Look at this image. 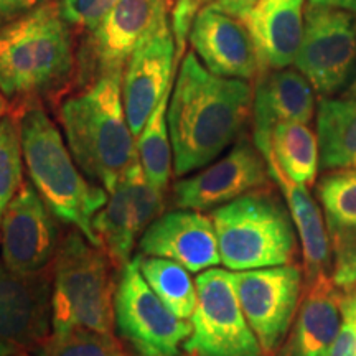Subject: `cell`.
<instances>
[{
    "label": "cell",
    "instance_id": "obj_1",
    "mask_svg": "<svg viewBox=\"0 0 356 356\" xmlns=\"http://www.w3.org/2000/svg\"><path fill=\"white\" fill-rule=\"evenodd\" d=\"M251 84L222 78L186 53L168 101L167 122L177 177L210 165L246 126L252 111Z\"/></svg>",
    "mask_w": 356,
    "mask_h": 356
},
{
    "label": "cell",
    "instance_id": "obj_2",
    "mask_svg": "<svg viewBox=\"0 0 356 356\" xmlns=\"http://www.w3.org/2000/svg\"><path fill=\"white\" fill-rule=\"evenodd\" d=\"M124 71L101 74L60 106L65 140L78 167L109 193L139 160L122 101Z\"/></svg>",
    "mask_w": 356,
    "mask_h": 356
},
{
    "label": "cell",
    "instance_id": "obj_3",
    "mask_svg": "<svg viewBox=\"0 0 356 356\" xmlns=\"http://www.w3.org/2000/svg\"><path fill=\"white\" fill-rule=\"evenodd\" d=\"M58 3H42L0 26V92L24 106L68 86L76 70L73 38Z\"/></svg>",
    "mask_w": 356,
    "mask_h": 356
},
{
    "label": "cell",
    "instance_id": "obj_4",
    "mask_svg": "<svg viewBox=\"0 0 356 356\" xmlns=\"http://www.w3.org/2000/svg\"><path fill=\"white\" fill-rule=\"evenodd\" d=\"M17 124L26 172L38 195L58 221L79 229L97 246L92 218L108 202L109 191L84 177L65 136L42 106H24Z\"/></svg>",
    "mask_w": 356,
    "mask_h": 356
},
{
    "label": "cell",
    "instance_id": "obj_5",
    "mask_svg": "<svg viewBox=\"0 0 356 356\" xmlns=\"http://www.w3.org/2000/svg\"><path fill=\"white\" fill-rule=\"evenodd\" d=\"M114 266L79 229L60 241L53 262L51 332L91 330L111 335L115 327Z\"/></svg>",
    "mask_w": 356,
    "mask_h": 356
},
{
    "label": "cell",
    "instance_id": "obj_6",
    "mask_svg": "<svg viewBox=\"0 0 356 356\" xmlns=\"http://www.w3.org/2000/svg\"><path fill=\"white\" fill-rule=\"evenodd\" d=\"M221 264L251 270L292 264L297 231L287 204L269 186L257 188L211 213Z\"/></svg>",
    "mask_w": 356,
    "mask_h": 356
},
{
    "label": "cell",
    "instance_id": "obj_7",
    "mask_svg": "<svg viewBox=\"0 0 356 356\" xmlns=\"http://www.w3.org/2000/svg\"><path fill=\"white\" fill-rule=\"evenodd\" d=\"M114 318L119 337L137 356H180L191 322L178 318L159 299L134 257L119 273Z\"/></svg>",
    "mask_w": 356,
    "mask_h": 356
},
{
    "label": "cell",
    "instance_id": "obj_8",
    "mask_svg": "<svg viewBox=\"0 0 356 356\" xmlns=\"http://www.w3.org/2000/svg\"><path fill=\"white\" fill-rule=\"evenodd\" d=\"M198 304L184 350L191 356H266L236 293L233 273L203 270L197 277Z\"/></svg>",
    "mask_w": 356,
    "mask_h": 356
},
{
    "label": "cell",
    "instance_id": "obj_9",
    "mask_svg": "<svg viewBox=\"0 0 356 356\" xmlns=\"http://www.w3.org/2000/svg\"><path fill=\"white\" fill-rule=\"evenodd\" d=\"M293 65L323 97L348 88L356 74V13L310 3Z\"/></svg>",
    "mask_w": 356,
    "mask_h": 356
},
{
    "label": "cell",
    "instance_id": "obj_10",
    "mask_svg": "<svg viewBox=\"0 0 356 356\" xmlns=\"http://www.w3.org/2000/svg\"><path fill=\"white\" fill-rule=\"evenodd\" d=\"M236 293L266 356L282 348L299 310L304 287L300 267L274 266L233 273Z\"/></svg>",
    "mask_w": 356,
    "mask_h": 356
},
{
    "label": "cell",
    "instance_id": "obj_11",
    "mask_svg": "<svg viewBox=\"0 0 356 356\" xmlns=\"http://www.w3.org/2000/svg\"><path fill=\"white\" fill-rule=\"evenodd\" d=\"M60 241L56 216L32 181L24 180L3 213L0 225V259L12 273H42L53 267Z\"/></svg>",
    "mask_w": 356,
    "mask_h": 356
},
{
    "label": "cell",
    "instance_id": "obj_12",
    "mask_svg": "<svg viewBox=\"0 0 356 356\" xmlns=\"http://www.w3.org/2000/svg\"><path fill=\"white\" fill-rule=\"evenodd\" d=\"M269 168L254 140L239 137L228 154L173 185V207L208 211L269 186Z\"/></svg>",
    "mask_w": 356,
    "mask_h": 356
},
{
    "label": "cell",
    "instance_id": "obj_13",
    "mask_svg": "<svg viewBox=\"0 0 356 356\" xmlns=\"http://www.w3.org/2000/svg\"><path fill=\"white\" fill-rule=\"evenodd\" d=\"M53 267L17 274L0 259V356L37 350L51 332Z\"/></svg>",
    "mask_w": 356,
    "mask_h": 356
},
{
    "label": "cell",
    "instance_id": "obj_14",
    "mask_svg": "<svg viewBox=\"0 0 356 356\" xmlns=\"http://www.w3.org/2000/svg\"><path fill=\"white\" fill-rule=\"evenodd\" d=\"M167 20V0H119L89 35L79 65L83 81L124 71L137 48Z\"/></svg>",
    "mask_w": 356,
    "mask_h": 356
},
{
    "label": "cell",
    "instance_id": "obj_15",
    "mask_svg": "<svg viewBox=\"0 0 356 356\" xmlns=\"http://www.w3.org/2000/svg\"><path fill=\"white\" fill-rule=\"evenodd\" d=\"M178 63L180 55H177L170 20L163 22L129 60L122 76V101L136 139L162 97L172 89Z\"/></svg>",
    "mask_w": 356,
    "mask_h": 356
},
{
    "label": "cell",
    "instance_id": "obj_16",
    "mask_svg": "<svg viewBox=\"0 0 356 356\" xmlns=\"http://www.w3.org/2000/svg\"><path fill=\"white\" fill-rule=\"evenodd\" d=\"M190 42L204 68L216 76L249 81L259 74V56L246 22L216 3L200 8Z\"/></svg>",
    "mask_w": 356,
    "mask_h": 356
},
{
    "label": "cell",
    "instance_id": "obj_17",
    "mask_svg": "<svg viewBox=\"0 0 356 356\" xmlns=\"http://www.w3.org/2000/svg\"><path fill=\"white\" fill-rule=\"evenodd\" d=\"M139 254L175 261L190 273L221 264L211 216L185 208L163 213L140 234Z\"/></svg>",
    "mask_w": 356,
    "mask_h": 356
},
{
    "label": "cell",
    "instance_id": "obj_18",
    "mask_svg": "<svg viewBox=\"0 0 356 356\" xmlns=\"http://www.w3.org/2000/svg\"><path fill=\"white\" fill-rule=\"evenodd\" d=\"M252 97V140L261 152L269 147L277 124H309L315 114V89L299 70H264Z\"/></svg>",
    "mask_w": 356,
    "mask_h": 356
},
{
    "label": "cell",
    "instance_id": "obj_19",
    "mask_svg": "<svg viewBox=\"0 0 356 356\" xmlns=\"http://www.w3.org/2000/svg\"><path fill=\"white\" fill-rule=\"evenodd\" d=\"M343 297L332 274L307 280L293 327L279 356H327L341 328Z\"/></svg>",
    "mask_w": 356,
    "mask_h": 356
},
{
    "label": "cell",
    "instance_id": "obj_20",
    "mask_svg": "<svg viewBox=\"0 0 356 356\" xmlns=\"http://www.w3.org/2000/svg\"><path fill=\"white\" fill-rule=\"evenodd\" d=\"M244 22L256 44L261 71L293 65L304 37V0H257Z\"/></svg>",
    "mask_w": 356,
    "mask_h": 356
},
{
    "label": "cell",
    "instance_id": "obj_21",
    "mask_svg": "<svg viewBox=\"0 0 356 356\" xmlns=\"http://www.w3.org/2000/svg\"><path fill=\"white\" fill-rule=\"evenodd\" d=\"M269 175L282 191L302 244L305 279L312 280L318 274H332V243L327 233V221L323 220L318 203L312 197L309 186L296 184L284 175L270 157H264Z\"/></svg>",
    "mask_w": 356,
    "mask_h": 356
},
{
    "label": "cell",
    "instance_id": "obj_22",
    "mask_svg": "<svg viewBox=\"0 0 356 356\" xmlns=\"http://www.w3.org/2000/svg\"><path fill=\"white\" fill-rule=\"evenodd\" d=\"M320 167L356 168V99L323 97L317 109Z\"/></svg>",
    "mask_w": 356,
    "mask_h": 356
},
{
    "label": "cell",
    "instance_id": "obj_23",
    "mask_svg": "<svg viewBox=\"0 0 356 356\" xmlns=\"http://www.w3.org/2000/svg\"><path fill=\"white\" fill-rule=\"evenodd\" d=\"M261 154L273 159L289 180L309 188L315 184L320 152L318 139L309 124H277L270 134L269 147Z\"/></svg>",
    "mask_w": 356,
    "mask_h": 356
},
{
    "label": "cell",
    "instance_id": "obj_24",
    "mask_svg": "<svg viewBox=\"0 0 356 356\" xmlns=\"http://www.w3.org/2000/svg\"><path fill=\"white\" fill-rule=\"evenodd\" d=\"M92 229L97 238V248L104 251L114 269L121 273L131 261L137 236H140L124 178L111 191L104 207L92 218Z\"/></svg>",
    "mask_w": 356,
    "mask_h": 356
},
{
    "label": "cell",
    "instance_id": "obj_25",
    "mask_svg": "<svg viewBox=\"0 0 356 356\" xmlns=\"http://www.w3.org/2000/svg\"><path fill=\"white\" fill-rule=\"evenodd\" d=\"M140 273L159 299L178 318L190 320L198 304L197 282L191 279L190 270L175 261L163 257L136 256Z\"/></svg>",
    "mask_w": 356,
    "mask_h": 356
},
{
    "label": "cell",
    "instance_id": "obj_26",
    "mask_svg": "<svg viewBox=\"0 0 356 356\" xmlns=\"http://www.w3.org/2000/svg\"><path fill=\"white\" fill-rule=\"evenodd\" d=\"M170 92L172 89L162 97L137 137V154H139L140 165L147 178L162 191L167 190L173 165V150L167 122Z\"/></svg>",
    "mask_w": 356,
    "mask_h": 356
},
{
    "label": "cell",
    "instance_id": "obj_27",
    "mask_svg": "<svg viewBox=\"0 0 356 356\" xmlns=\"http://www.w3.org/2000/svg\"><path fill=\"white\" fill-rule=\"evenodd\" d=\"M328 233L356 231V168L327 173L317 185Z\"/></svg>",
    "mask_w": 356,
    "mask_h": 356
},
{
    "label": "cell",
    "instance_id": "obj_28",
    "mask_svg": "<svg viewBox=\"0 0 356 356\" xmlns=\"http://www.w3.org/2000/svg\"><path fill=\"white\" fill-rule=\"evenodd\" d=\"M37 356H129L113 333L71 330L51 333L37 348Z\"/></svg>",
    "mask_w": 356,
    "mask_h": 356
},
{
    "label": "cell",
    "instance_id": "obj_29",
    "mask_svg": "<svg viewBox=\"0 0 356 356\" xmlns=\"http://www.w3.org/2000/svg\"><path fill=\"white\" fill-rule=\"evenodd\" d=\"M24 152L17 119H0V225L3 213L24 184Z\"/></svg>",
    "mask_w": 356,
    "mask_h": 356
},
{
    "label": "cell",
    "instance_id": "obj_30",
    "mask_svg": "<svg viewBox=\"0 0 356 356\" xmlns=\"http://www.w3.org/2000/svg\"><path fill=\"white\" fill-rule=\"evenodd\" d=\"M124 184L131 198L137 231L142 234L160 215L165 213V197H163L165 191L159 190L147 178L139 160L124 175Z\"/></svg>",
    "mask_w": 356,
    "mask_h": 356
},
{
    "label": "cell",
    "instance_id": "obj_31",
    "mask_svg": "<svg viewBox=\"0 0 356 356\" xmlns=\"http://www.w3.org/2000/svg\"><path fill=\"white\" fill-rule=\"evenodd\" d=\"M333 249L332 279L341 292L348 293L356 287V231H332Z\"/></svg>",
    "mask_w": 356,
    "mask_h": 356
},
{
    "label": "cell",
    "instance_id": "obj_32",
    "mask_svg": "<svg viewBox=\"0 0 356 356\" xmlns=\"http://www.w3.org/2000/svg\"><path fill=\"white\" fill-rule=\"evenodd\" d=\"M118 2L119 0H61L58 7L61 17L70 25H76L91 33Z\"/></svg>",
    "mask_w": 356,
    "mask_h": 356
},
{
    "label": "cell",
    "instance_id": "obj_33",
    "mask_svg": "<svg viewBox=\"0 0 356 356\" xmlns=\"http://www.w3.org/2000/svg\"><path fill=\"white\" fill-rule=\"evenodd\" d=\"M200 8H202L200 0H177L172 13V30L175 35L178 48L177 53H180V55L185 51V43L190 38L191 26H193Z\"/></svg>",
    "mask_w": 356,
    "mask_h": 356
},
{
    "label": "cell",
    "instance_id": "obj_34",
    "mask_svg": "<svg viewBox=\"0 0 356 356\" xmlns=\"http://www.w3.org/2000/svg\"><path fill=\"white\" fill-rule=\"evenodd\" d=\"M327 356H356V328L350 320L343 318L340 332L333 340Z\"/></svg>",
    "mask_w": 356,
    "mask_h": 356
},
{
    "label": "cell",
    "instance_id": "obj_35",
    "mask_svg": "<svg viewBox=\"0 0 356 356\" xmlns=\"http://www.w3.org/2000/svg\"><path fill=\"white\" fill-rule=\"evenodd\" d=\"M43 0H0V17L13 20L24 13L33 10Z\"/></svg>",
    "mask_w": 356,
    "mask_h": 356
},
{
    "label": "cell",
    "instance_id": "obj_36",
    "mask_svg": "<svg viewBox=\"0 0 356 356\" xmlns=\"http://www.w3.org/2000/svg\"><path fill=\"white\" fill-rule=\"evenodd\" d=\"M211 2L221 7L222 10L231 13V15L244 20L249 15V12L252 10V7L256 6L257 0H211Z\"/></svg>",
    "mask_w": 356,
    "mask_h": 356
},
{
    "label": "cell",
    "instance_id": "obj_37",
    "mask_svg": "<svg viewBox=\"0 0 356 356\" xmlns=\"http://www.w3.org/2000/svg\"><path fill=\"white\" fill-rule=\"evenodd\" d=\"M312 6L318 7H333V8H343L356 13V0H310Z\"/></svg>",
    "mask_w": 356,
    "mask_h": 356
},
{
    "label": "cell",
    "instance_id": "obj_38",
    "mask_svg": "<svg viewBox=\"0 0 356 356\" xmlns=\"http://www.w3.org/2000/svg\"><path fill=\"white\" fill-rule=\"evenodd\" d=\"M341 312H343V318L350 320L356 328V293H345Z\"/></svg>",
    "mask_w": 356,
    "mask_h": 356
},
{
    "label": "cell",
    "instance_id": "obj_39",
    "mask_svg": "<svg viewBox=\"0 0 356 356\" xmlns=\"http://www.w3.org/2000/svg\"><path fill=\"white\" fill-rule=\"evenodd\" d=\"M343 97H350V99H356V74H355V78L351 79V83L348 84V88H346Z\"/></svg>",
    "mask_w": 356,
    "mask_h": 356
},
{
    "label": "cell",
    "instance_id": "obj_40",
    "mask_svg": "<svg viewBox=\"0 0 356 356\" xmlns=\"http://www.w3.org/2000/svg\"><path fill=\"white\" fill-rule=\"evenodd\" d=\"M7 102H6V97L2 96V92H0V119L3 118V115H7Z\"/></svg>",
    "mask_w": 356,
    "mask_h": 356
},
{
    "label": "cell",
    "instance_id": "obj_41",
    "mask_svg": "<svg viewBox=\"0 0 356 356\" xmlns=\"http://www.w3.org/2000/svg\"><path fill=\"white\" fill-rule=\"evenodd\" d=\"M15 356H32V355H29V353H20V355H15Z\"/></svg>",
    "mask_w": 356,
    "mask_h": 356
},
{
    "label": "cell",
    "instance_id": "obj_42",
    "mask_svg": "<svg viewBox=\"0 0 356 356\" xmlns=\"http://www.w3.org/2000/svg\"><path fill=\"white\" fill-rule=\"evenodd\" d=\"M348 293H356V287L353 289V291H351V292H348Z\"/></svg>",
    "mask_w": 356,
    "mask_h": 356
}]
</instances>
